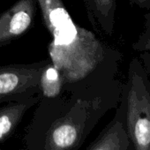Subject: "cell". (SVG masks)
I'll return each mask as SVG.
<instances>
[{
    "mask_svg": "<svg viewBox=\"0 0 150 150\" xmlns=\"http://www.w3.org/2000/svg\"><path fill=\"white\" fill-rule=\"evenodd\" d=\"M50 35L49 58L64 81V91L113 82L122 53L93 31L77 24L62 0H37Z\"/></svg>",
    "mask_w": 150,
    "mask_h": 150,
    "instance_id": "obj_1",
    "label": "cell"
},
{
    "mask_svg": "<svg viewBox=\"0 0 150 150\" xmlns=\"http://www.w3.org/2000/svg\"><path fill=\"white\" fill-rule=\"evenodd\" d=\"M122 85L117 79L40 99L26 131L25 150H79L100 119L117 107Z\"/></svg>",
    "mask_w": 150,
    "mask_h": 150,
    "instance_id": "obj_2",
    "label": "cell"
},
{
    "mask_svg": "<svg viewBox=\"0 0 150 150\" xmlns=\"http://www.w3.org/2000/svg\"><path fill=\"white\" fill-rule=\"evenodd\" d=\"M118 105L133 150H150V79L137 57L129 64Z\"/></svg>",
    "mask_w": 150,
    "mask_h": 150,
    "instance_id": "obj_3",
    "label": "cell"
},
{
    "mask_svg": "<svg viewBox=\"0 0 150 150\" xmlns=\"http://www.w3.org/2000/svg\"><path fill=\"white\" fill-rule=\"evenodd\" d=\"M50 62L48 57L31 64L0 65V103L37 95L42 72Z\"/></svg>",
    "mask_w": 150,
    "mask_h": 150,
    "instance_id": "obj_4",
    "label": "cell"
},
{
    "mask_svg": "<svg viewBox=\"0 0 150 150\" xmlns=\"http://www.w3.org/2000/svg\"><path fill=\"white\" fill-rule=\"evenodd\" d=\"M37 0H18L0 14V48L24 35L34 25Z\"/></svg>",
    "mask_w": 150,
    "mask_h": 150,
    "instance_id": "obj_5",
    "label": "cell"
},
{
    "mask_svg": "<svg viewBox=\"0 0 150 150\" xmlns=\"http://www.w3.org/2000/svg\"><path fill=\"white\" fill-rule=\"evenodd\" d=\"M116 109L112 120L102 130L86 150H133L125 129L122 109L119 105Z\"/></svg>",
    "mask_w": 150,
    "mask_h": 150,
    "instance_id": "obj_6",
    "label": "cell"
},
{
    "mask_svg": "<svg viewBox=\"0 0 150 150\" xmlns=\"http://www.w3.org/2000/svg\"><path fill=\"white\" fill-rule=\"evenodd\" d=\"M39 100L35 95L24 100L0 103V144L14 133L27 111L35 106Z\"/></svg>",
    "mask_w": 150,
    "mask_h": 150,
    "instance_id": "obj_7",
    "label": "cell"
},
{
    "mask_svg": "<svg viewBox=\"0 0 150 150\" xmlns=\"http://www.w3.org/2000/svg\"><path fill=\"white\" fill-rule=\"evenodd\" d=\"M88 19L93 28L112 36L116 22L117 0H83Z\"/></svg>",
    "mask_w": 150,
    "mask_h": 150,
    "instance_id": "obj_8",
    "label": "cell"
},
{
    "mask_svg": "<svg viewBox=\"0 0 150 150\" xmlns=\"http://www.w3.org/2000/svg\"><path fill=\"white\" fill-rule=\"evenodd\" d=\"M64 92V81L58 70L50 61L42 72L37 96L40 99L54 98L59 96Z\"/></svg>",
    "mask_w": 150,
    "mask_h": 150,
    "instance_id": "obj_9",
    "label": "cell"
},
{
    "mask_svg": "<svg viewBox=\"0 0 150 150\" xmlns=\"http://www.w3.org/2000/svg\"><path fill=\"white\" fill-rule=\"evenodd\" d=\"M143 31L138 37V40L133 42L132 49L139 52L150 51V11L144 15Z\"/></svg>",
    "mask_w": 150,
    "mask_h": 150,
    "instance_id": "obj_10",
    "label": "cell"
},
{
    "mask_svg": "<svg viewBox=\"0 0 150 150\" xmlns=\"http://www.w3.org/2000/svg\"><path fill=\"white\" fill-rule=\"evenodd\" d=\"M130 5L136 6L140 9L150 10V0H128Z\"/></svg>",
    "mask_w": 150,
    "mask_h": 150,
    "instance_id": "obj_11",
    "label": "cell"
}]
</instances>
